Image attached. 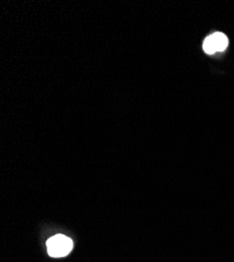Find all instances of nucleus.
<instances>
[{
	"label": "nucleus",
	"instance_id": "f257e3e1",
	"mask_svg": "<svg viewBox=\"0 0 234 262\" xmlns=\"http://www.w3.org/2000/svg\"><path fill=\"white\" fill-rule=\"evenodd\" d=\"M48 253L51 257L60 258L68 256L73 250V240L65 235H55L47 242Z\"/></svg>",
	"mask_w": 234,
	"mask_h": 262
},
{
	"label": "nucleus",
	"instance_id": "f03ea898",
	"mask_svg": "<svg viewBox=\"0 0 234 262\" xmlns=\"http://www.w3.org/2000/svg\"><path fill=\"white\" fill-rule=\"evenodd\" d=\"M209 38L211 39L212 43H214L215 49L217 52H223L227 49L228 38L226 37V35H224L222 33H215L214 35L209 36Z\"/></svg>",
	"mask_w": 234,
	"mask_h": 262
},
{
	"label": "nucleus",
	"instance_id": "7ed1b4c3",
	"mask_svg": "<svg viewBox=\"0 0 234 262\" xmlns=\"http://www.w3.org/2000/svg\"><path fill=\"white\" fill-rule=\"evenodd\" d=\"M203 49H204V51H205L207 54H214V53L217 52L216 49H215L214 43H212V41H211V39H210L209 37H207V38L205 39L204 45H203Z\"/></svg>",
	"mask_w": 234,
	"mask_h": 262
}]
</instances>
